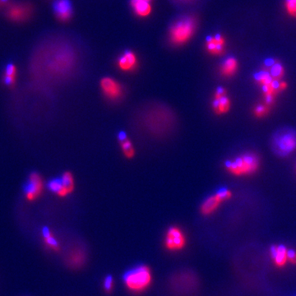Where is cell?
<instances>
[{
    "mask_svg": "<svg viewBox=\"0 0 296 296\" xmlns=\"http://www.w3.org/2000/svg\"><path fill=\"white\" fill-rule=\"evenodd\" d=\"M70 260H71V263L73 265H81V264H83V262L85 260L84 253L83 252H81V251H77V252H73L70 256Z\"/></svg>",
    "mask_w": 296,
    "mask_h": 296,
    "instance_id": "d4e9b609",
    "label": "cell"
},
{
    "mask_svg": "<svg viewBox=\"0 0 296 296\" xmlns=\"http://www.w3.org/2000/svg\"><path fill=\"white\" fill-rule=\"evenodd\" d=\"M119 145L122 152L124 157L128 159H131L135 155V147H134L131 140L126 135H123L119 137Z\"/></svg>",
    "mask_w": 296,
    "mask_h": 296,
    "instance_id": "d6986e66",
    "label": "cell"
},
{
    "mask_svg": "<svg viewBox=\"0 0 296 296\" xmlns=\"http://www.w3.org/2000/svg\"><path fill=\"white\" fill-rule=\"evenodd\" d=\"M43 181L37 173H32L25 187L26 199L29 201L36 200L41 195L43 191Z\"/></svg>",
    "mask_w": 296,
    "mask_h": 296,
    "instance_id": "30bf717a",
    "label": "cell"
},
{
    "mask_svg": "<svg viewBox=\"0 0 296 296\" xmlns=\"http://www.w3.org/2000/svg\"><path fill=\"white\" fill-rule=\"evenodd\" d=\"M205 46L206 51L208 52L209 54L218 56L224 53L226 40L224 36L221 34H214L206 38Z\"/></svg>",
    "mask_w": 296,
    "mask_h": 296,
    "instance_id": "8fae6325",
    "label": "cell"
},
{
    "mask_svg": "<svg viewBox=\"0 0 296 296\" xmlns=\"http://www.w3.org/2000/svg\"><path fill=\"white\" fill-rule=\"evenodd\" d=\"M238 69V61L234 57H228L222 63L220 71L222 76L226 77H232Z\"/></svg>",
    "mask_w": 296,
    "mask_h": 296,
    "instance_id": "ac0fdd59",
    "label": "cell"
},
{
    "mask_svg": "<svg viewBox=\"0 0 296 296\" xmlns=\"http://www.w3.org/2000/svg\"><path fill=\"white\" fill-rule=\"evenodd\" d=\"M43 239L45 244L52 250L58 251L59 250V244L57 242L56 239L54 238V234H52L48 228L43 229Z\"/></svg>",
    "mask_w": 296,
    "mask_h": 296,
    "instance_id": "44dd1931",
    "label": "cell"
},
{
    "mask_svg": "<svg viewBox=\"0 0 296 296\" xmlns=\"http://www.w3.org/2000/svg\"><path fill=\"white\" fill-rule=\"evenodd\" d=\"M231 197V192L228 189H222V190L218 191L217 193L209 197L208 199H206L204 204H202V213L206 216L211 215L218 209L222 203L230 199Z\"/></svg>",
    "mask_w": 296,
    "mask_h": 296,
    "instance_id": "52a82bcc",
    "label": "cell"
},
{
    "mask_svg": "<svg viewBox=\"0 0 296 296\" xmlns=\"http://www.w3.org/2000/svg\"><path fill=\"white\" fill-rule=\"evenodd\" d=\"M265 65L268 68V71L270 73L273 79L275 81H280L284 76V68L281 64L275 61L274 59H268Z\"/></svg>",
    "mask_w": 296,
    "mask_h": 296,
    "instance_id": "e0dca14e",
    "label": "cell"
},
{
    "mask_svg": "<svg viewBox=\"0 0 296 296\" xmlns=\"http://www.w3.org/2000/svg\"><path fill=\"white\" fill-rule=\"evenodd\" d=\"M287 252L288 250H286V248L283 245H277L271 248V254L275 265L280 268L286 265V262L288 260Z\"/></svg>",
    "mask_w": 296,
    "mask_h": 296,
    "instance_id": "2e32d148",
    "label": "cell"
},
{
    "mask_svg": "<svg viewBox=\"0 0 296 296\" xmlns=\"http://www.w3.org/2000/svg\"><path fill=\"white\" fill-rule=\"evenodd\" d=\"M285 5L289 14L296 18V0H286Z\"/></svg>",
    "mask_w": 296,
    "mask_h": 296,
    "instance_id": "484cf974",
    "label": "cell"
},
{
    "mask_svg": "<svg viewBox=\"0 0 296 296\" xmlns=\"http://www.w3.org/2000/svg\"><path fill=\"white\" fill-rule=\"evenodd\" d=\"M153 0H130L134 13L139 18H147L152 13Z\"/></svg>",
    "mask_w": 296,
    "mask_h": 296,
    "instance_id": "9a60e30c",
    "label": "cell"
},
{
    "mask_svg": "<svg viewBox=\"0 0 296 296\" xmlns=\"http://www.w3.org/2000/svg\"><path fill=\"white\" fill-rule=\"evenodd\" d=\"M16 69L15 65H9L7 66L5 70V75H4V83L6 85H13L15 82Z\"/></svg>",
    "mask_w": 296,
    "mask_h": 296,
    "instance_id": "603a6c76",
    "label": "cell"
},
{
    "mask_svg": "<svg viewBox=\"0 0 296 296\" xmlns=\"http://www.w3.org/2000/svg\"><path fill=\"white\" fill-rule=\"evenodd\" d=\"M287 257H288V260L290 261L292 264H296V252L295 250H288V252H287Z\"/></svg>",
    "mask_w": 296,
    "mask_h": 296,
    "instance_id": "4316f807",
    "label": "cell"
},
{
    "mask_svg": "<svg viewBox=\"0 0 296 296\" xmlns=\"http://www.w3.org/2000/svg\"><path fill=\"white\" fill-rule=\"evenodd\" d=\"M269 110H270V106H268L265 103L260 104V105L255 106L253 109V114L258 118H263L264 116L267 115V114L269 112Z\"/></svg>",
    "mask_w": 296,
    "mask_h": 296,
    "instance_id": "cb8c5ba5",
    "label": "cell"
},
{
    "mask_svg": "<svg viewBox=\"0 0 296 296\" xmlns=\"http://www.w3.org/2000/svg\"><path fill=\"white\" fill-rule=\"evenodd\" d=\"M198 29V19L193 14L179 17L170 25L168 37L175 46H182L193 38Z\"/></svg>",
    "mask_w": 296,
    "mask_h": 296,
    "instance_id": "6da1fadb",
    "label": "cell"
},
{
    "mask_svg": "<svg viewBox=\"0 0 296 296\" xmlns=\"http://www.w3.org/2000/svg\"><path fill=\"white\" fill-rule=\"evenodd\" d=\"M32 8L27 4H18L9 8L8 15L13 21H24L31 16Z\"/></svg>",
    "mask_w": 296,
    "mask_h": 296,
    "instance_id": "5bb4252c",
    "label": "cell"
},
{
    "mask_svg": "<svg viewBox=\"0 0 296 296\" xmlns=\"http://www.w3.org/2000/svg\"><path fill=\"white\" fill-rule=\"evenodd\" d=\"M101 92L111 101H118L124 95V87L115 78L106 77L100 83Z\"/></svg>",
    "mask_w": 296,
    "mask_h": 296,
    "instance_id": "5b68a950",
    "label": "cell"
},
{
    "mask_svg": "<svg viewBox=\"0 0 296 296\" xmlns=\"http://www.w3.org/2000/svg\"><path fill=\"white\" fill-rule=\"evenodd\" d=\"M260 160L258 156L252 152H248L237 157L234 160L226 163V169L234 176H245L252 175L258 170Z\"/></svg>",
    "mask_w": 296,
    "mask_h": 296,
    "instance_id": "7a4b0ae2",
    "label": "cell"
},
{
    "mask_svg": "<svg viewBox=\"0 0 296 296\" xmlns=\"http://www.w3.org/2000/svg\"><path fill=\"white\" fill-rule=\"evenodd\" d=\"M138 65L136 54L131 50H127L119 56L117 62L118 68L124 72H133Z\"/></svg>",
    "mask_w": 296,
    "mask_h": 296,
    "instance_id": "7c38bea8",
    "label": "cell"
},
{
    "mask_svg": "<svg viewBox=\"0 0 296 296\" xmlns=\"http://www.w3.org/2000/svg\"><path fill=\"white\" fill-rule=\"evenodd\" d=\"M254 79L262 87L269 85L274 80L268 70H262L260 72H257L254 75Z\"/></svg>",
    "mask_w": 296,
    "mask_h": 296,
    "instance_id": "7402d4cb",
    "label": "cell"
},
{
    "mask_svg": "<svg viewBox=\"0 0 296 296\" xmlns=\"http://www.w3.org/2000/svg\"><path fill=\"white\" fill-rule=\"evenodd\" d=\"M177 8L181 9H191L197 8L204 3V0H170Z\"/></svg>",
    "mask_w": 296,
    "mask_h": 296,
    "instance_id": "ffe728a7",
    "label": "cell"
},
{
    "mask_svg": "<svg viewBox=\"0 0 296 296\" xmlns=\"http://www.w3.org/2000/svg\"><path fill=\"white\" fill-rule=\"evenodd\" d=\"M230 100L227 96V92L226 89L222 88H217L214 93L213 101H212V109L214 112L222 115L227 112H229L230 109Z\"/></svg>",
    "mask_w": 296,
    "mask_h": 296,
    "instance_id": "9c48e42d",
    "label": "cell"
},
{
    "mask_svg": "<svg viewBox=\"0 0 296 296\" xmlns=\"http://www.w3.org/2000/svg\"><path fill=\"white\" fill-rule=\"evenodd\" d=\"M49 188L59 197H66L74 189V179L70 172H65L62 177L49 183Z\"/></svg>",
    "mask_w": 296,
    "mask_h": 296,
    "instance_id": "8992f818",
    "label": "cell"
},
{
    "mask_svg": "<svg viewBox=\"0 0 296 296\" xmlns=\"http://www.w3.org/2000/svg\"><path fill=\"white\" fill-rule=\"evenodd\" d=\"M286 88H287V83L286 82H280V85H279V89H280V91H283L284 90H286Z\"/></svg>",
    "mask_w": 296,
    "mask_h": 296,
    "instance_id": "f1b7e54d",
    "label": "cell"
},
{
    "mask_svg": "<svg viewBox=\"0 0 296 296\" xmlns=\"http://www.w3.org/2000/svg\"><path fill=\"white\" fill-rule=\"evenodd\" d=\"M185 243V236L179 227H173L168 229L165 236V246L168 250L171 251L182 250Z\"/></svg>",
    "mask_w": 296,
    "mask_h": 296,
    "instance_id": "ba28073f",
    "label": "cell"
},
{
    "mask_svg": "<svg viewBox=\"0 0 296 296\" xmlns=\"http://www.w3.org/2000/svg\"><path fill=\"white\" fill-rule=\"evenodd\" d=\"M272 148L275 154L286 157L296 150V131L291 128H283L275 132L272 138Z\"/></svg>",
    "mask_w": 296,
    "mask_h": 296,
    "instance_id": "3957f363",
    "label": "cell"
},
{
    "mask_svg": "<svg viewBox=\"0 0 296 296\" xmlns=\"http://www.w3.org/2000/svg\"><path fill=\"white\" fill-rule=\"evenodd\" d=\"M124 282L128 289L139 293L145 291L152 282V273L147 266H141L127 273Z\"/></svg>",
    "mask_w": 296,
    "mask_h": 296,
    "instance_id": "277c9868",
    "label": "cell"
},
{
    "mask_svg": "<svg viewBox=\"0 0 296 296\" xmlns=\"http://www.w3.org/2000/svg\"><path fill=\"white\" fill-rule=\"evenodd\" d=\"M113 288V279L111 276H108L105 281V289L107 291H111Z\"/></svg>",
    "mask_w": 296,
    "mask_h": 296,
    "instance_id": "83f0119b",
    "label": "cell"
},
{
    "mask_svg": "<svg viewBox=\"0 0 296 296\" xmlns=\"http://www.w3.org/2000/svg\"><path fill=\"white\" fill-rule=\"evenodd\" d=\"M54 9L57 18L60 21H68L72 17V4L69 0H57L54 3Z\"/></svg>",
    "mask_w": 296,
    "mask_h": 296,
    "instance_id": "4fadbf2b",
    "label": "cell"
}]
</instances>
